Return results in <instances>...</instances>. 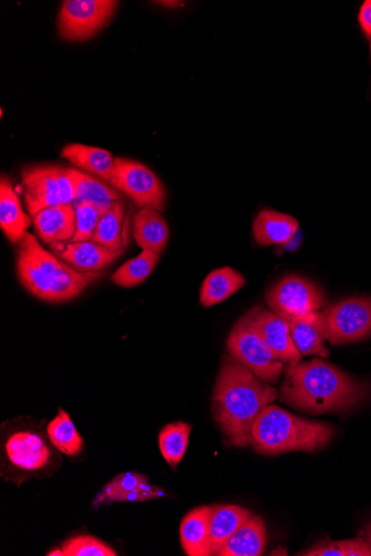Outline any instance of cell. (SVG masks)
<instances>
[{"instance_id": "obj_1", "label": "cell", "mask_w": 371, "mask_h": 556, "mask_svg": "<svg viewBox=\"0 0 371 556\" xmlns=\"http://www.w3.org/2000/svg\"><path fill=\"white\" fill-rule=\"evenodd\" d=\"M277 398L278 391L243 363L223 357L213 394V416L230 444L250 446L255 421Z\"/></svg>"}, {"instance_id": "obj_2", "label": "cell", "mask_w": 371, "mask_h": 556, "mask_svg": "<svg viewBox=\"0 0 371 556\" xmlns=\"http://www.w3.org/2000/svg\"><path fill=\"white\" fill-rule=\"evenodd\" d=\"M367 384L322 359L288 366L280 400L309 414L340 413L355 409L368 397Z\"/></svg>"}, {"instance_id": "obj_3", "label": "cell", "mask_w": 371, "mask_h": 556, "mask_svg": "<svg viewBox=\"0 0 371 556\" xmlns=\"http://www.w3.org/2000/svg\"><path fill=\"white\" fill-rule=\"evenodd\" d=\"M16 271L30 295L49 303L74 300L100 277L99 272L90 274L70 267L30 234L19 244Z\"/></svg>"}, {"instance_id": "obj_4", "label": "cell", "mask_w": 371, "mask_h": 556, "mask_svg": "<svg viewBox=\"0 0 371 556\" xmlns=\"http://www.w3.org/2000/svg\"><path fill=\"white\" fill-rule=\"evenodd\" d=\"M334 434L328 423L299 418L270 404L254 423L250 446L268 457L292 451L315 452L326 448Z\"/></svg>"}, {"instance_id": "obj_5", "label": "cell", "mask_w": 371, "mask_h": 556, "mask_svg": "<svg viewBox=\"0 0 371 556\" xmlns=\"http://www.w3.org/2000/svg\"><path fill=\"white\" fill-rule=\"evenodd\" d=\"M227 351L229 356L243 363L264 382L277 383L282 376L284 362L259 338L246 316L240 319L230 332Z\"/></svg>"}, {"instance_id": "obj_6", "label": "cell", "mask_w": 371, "mask_h": 556, "mask_svg": "<svg viewBox=\"0 0 371 556\" xmlns=\"http://www.w3.org/2000/svg\"><path fill=\"white\" fill-rule=\"evenodd\" d=\"M118 4L114 0H65L58 14L59 36L68 42H86L110 22Z\"/></svg>"}, {"instance_id": "obj_7", "label": "cell", "mask_w": 371, "mask_h": 556, "mask_svg": "<svg viewBox=\"0 0 371 556\" xmlns=\"http://www.w3.org/2000/svg\"><path fill=\"white\" fill-rule=\"evenodd\" d=\"M270 310L285 319L308 315L325 306V293L316 283L297 275L280 279L265 295Z\"/></svg>"}, {"instance_id": "obj_8", "label": "cell", "mask_w": 371, "mask_h": 556, "mask_svg": "<svg viewBox=\"0 0 371 556\" xmlns=\"http://www.w3.org/2000/svg\"><path fill=\"white\" fill-rule=\"evenodd\" d=\"M110 184L132 199L139 208L163 211L166 206V190L159 178L138 161L117 157Z\"/></svg>"}, {"instance_id": "obj_9", "label": "cell", "mask_w": 371, "mask_h": 556, "mask_svg": "<svg viewBox=\"0 0 371 556\" xmlns=\"http://www.w3.org/2000/svg\"><path fill=\"white\" fill-rule=\"evenodd\" d=\"M323 313L330 345H347L371 337V298H349Z\"/></svg>"}, {"instance_id": "obj_10", "label": "cell", "mask_w": 371, "mask_h": 556, "mask_svg": "<svg viewBox=\"0 0 371 556\" xmlns=\"http://www.w3.org/2000/svg\"><path fill=\"white\" fill-rule=\"evenodd\" d=\"M250 326L274 355L289 366H296L302 355L295 346L288 321L272 310L254 308L246 313Z\"/></svg>"}, {"instance_id": "obj_11", "label": "cell", "mask_w": 371, "mask_h": 556, "mask_svg": "<svg viewBox=\"0 0 371 556\" xmlns=\"http://www.w3.org/2000/svg\"><path fill=\"white\" fill-rule=\"evenodd\" d=\"M55 255L70 267L80 272H100L112 266L124 254V250H115L96 244L92 240L79 242H59L50 245Z\"/></svg>"}, {"instance_id": "obj_12", "label": "cell", "mask_w": 371, "mask_h": 556, "mask_svg": "<svg viewBox=\"0 0 371 556\" xmlns=\"http://www.w3.org/2000/svg\"><path fill=\"white\" fill-rule=\"evenodd\" d=\"M57 166H33L24 169L22 181L29 215L62 205L56 177Z\"/></svg>"}, {"instance_id": "obj_13", "label": "cell", "mask_w": 371, "mask_h": 556, "mask_svg": "<svg viewBox=\"0 0 371 556\" xmlns=\"http://www.w3.org/2000/svg\"><path fill=\"white\" fill-rule=\"evenodd\" d=\"M4 449L10 464L28 472L44 469L52 457V452L44 439L30 431H17L10 434Z\"/></svg>"}, {"instance_id": "obj_14", "label": "cell", "mask_w": 371, "mask_h": 556, "mask_svg": "<svg viewBox=\"0 0 371 556\" xmlns=\"http://www.w3.org/2000/svg\"><path fill=\"white\" fill-rule=\"evenodd\" d=\"M286 320L300 355L323 359L329 357V350L324 343L327 340V331L323 312H310L308 315Z\"/></svg>"}, {"instance_id": "obj_15", "label": "cell", "mask_w": 371, "mask_h": 556, "mask_svg": "<svg viewBox=\"0 0 371 556\" xmlns=\"http://www.w3.org/2000/svg\"><path fill=\"white\" fill-rule=\"evenodd\" d=\"M37 237L44 244L54 245L72 241L76 234L74 205H59L39 211L33 217Z\"/></svg>"}, {"instance_id": "obj_16", "label": "cell", "mask_w": 371, "mask_h": 556, "mask_svg": "<svg viewBox=\"0 0 371 556\" xmlns=\"http://www.w3.org/2000/svg\"><path fill=\"white\" fill-rule=\"evenodd\" d=\"M30 218L23 209L22 202L9 178L0 181V228L12 244H22L28 236Z\"/></svg>"}, {"instance_id": "obj_17", "label": "cell", "mask_w": 371, "mask_h": 556, "mask_svg": "<svg viewBox=\"0 0 371 556\" xmlns=\"http://www.w3.org/2000/svg\"><path fill=\"white\" fill-rule=\"evenodd\" d=\"M299 229L298 221L273 209H263L254 220L253 235L260 246L287 245Z\"/></svg>"}, {"instance_id": "obj_18", "label": "cell", "mask_w": 371, "mask_h": 556, "mask_svg": "<svg viewBox=\"0 0 371 556\" xmlns=\"http://www.w3.org/2000/svg\"><path fill=\"white\" fill-rule=\"evenodd\" d=\"M210 518L212 507H200L190 511L183 519L180 524V542L187 555H212Z\"/></svg>"}, {"instance_id": "obj_19", "label": "cell", "mask_w": 371, "mask_h": 556, "mask_svg": "<svg viewBox=\"0 0 371 556\" xmlns=\"http://www.w3.org/2000/svg\"><path fill=\"white\" fill-rule=\"evenodd\" d=\"M134 238L140 249L162 255L169 240V227L160 211L140 208L134 218Z\"/></svg>"}, {"instance_id": "obj_20", "label": "cell", "mask_w": 371, "mask_h": 556, "mask_svg": "<svg viewBox=\"0 0 371 556\" xmlns=\"http://www.w3.org/2000/svg\"><path fill=\"white\" fill-rule=\"evenodd\" d=\"M60 156L86 174L97 176L109 183L112 180L116 158L103 148L70 144L63 148Z\"/></svg>"}, {"instance_id": "obj_21", "label": "cell", "mask_w": 371, "mask_h": 556, "mask_svg": "<svg viewBox=\"0 0 371 556\" xmlns=\"http://www.w3.org/2000/svg\"><path fill=\"white\" fill-rule=\"evenodd\" d=\"M267 543V530L262 517L253 515L225 543L219 556H260Z\"/></svg>"}, {"instance_id": "obj_22", "label": "cell", "mask_w": 371, "mask_h": 556, "mask_svg": "<svg viewBox=\"0 0 371 556\" xmlns=\"http://www.w3.org/2000/svg\"><path fill=\"white\" fill-rule=\"evenodd\" d=\"M245 285V277L234 268L216 269L210 272L203 282L200 289V303L206 308L216 306L234 296Z\"/></svg>"}, {"instance_id": "obj_23", "label": "cell", "mask_w": 371, "mask_h": 556, "mask_svg": "<svg viewBox=\"0 0 371 556\" xmlns=\"http://www.w3.org/2000/svg\"><path fill=\"white\" fill-rule=\"evenodd\" d=\"M252 517L253 514L247 509L236 507V505L212 507V518H210L212 555H218L228 539Z\"/></svg>"}, {"instance_id": "obj_24", "label": "cell", "mask_w": 371, "mask_h": 556, "mask_svg": "<svg viewBox=\"0 0 371 556\" xmlns=\"http://www.w3.org/2000/svg\"><path fill=\"white\" fill-rule=\"evenodd\" d=\"M47 434L53 446L68 457H77L84 449L82 436L63 409H60L56 418L48 423Z\"/></svg>"}, {"instance_id": "obj_25", "label": "cell", "mask_w": 371, "mask_h": 556, "mask_svg": "<svg viewBox=\"0 0 371 556\" xmlns=\"http://www.w3.org/2000/svg\"><path fill=\"white\" fill-rule=\"evenodd\" d=\"M76 189V201H90L100 205H114L122 200L117 189L110 187L95 176L84 173L82 170L68 168ZM74 202V204H75Z\"/></svg>"}, {"instance_id": "obj_26", "label": "cell", "mask_w": 371, "mask_h": 556, "mask_svg": "<svg viewBox=\"0 0 371 556\" xmlns=\"http://www.w3.org/2000/svg\"><path fill=\"white\" fill-rule=\"evenodd\" d=\"M125 211L122 200L115 202L100 219L92 241L110 249L124 250Z\"/></svg>"}, {"instance_id": "obj_27", "label": "cell", "mask_w": 371, "mask_h": 556, "mask_svg": "<svg viewBox=\"0 0 371 556\" xmlns=\"http://www.w3.org/2000/svg\"><path fill=\"white\" fill-rule=\"evenodd\" d=\"M192 426L186 422L167 424L159 433L158 443L165 461L176 469L187 452Z\"/></svg>"}, {"instance_id": "obj_28", "label": "cell", "mask_w": 371, "mask_h": 556, "mask_svg": "<svg viewBox=\"0 0 371 556\" xmlns=\"http://www.w3.org/2000/svg\"><path fill=\"white\" fill-rule=\"evenodd\" d=\"M158 261L159 255L155 252L143 250L137 257L125 262L110 279L119 287L135 288L153 274Z\"/></svg>"}, {"instance_id": "obj_29", "label": "cell", "mask_w": 371, "mask_h": 556, "mask_svg": "<svg viewBox=\"0 0 371 556\" xmlns=\"http://www.w3.org/2000/svg\"><path fill=\"white\" fill-rule=\"evenodd\" d=\"M112 206L95 204V202L90 201L75 202L76 234L70 242L92 240L100 219Z\"/></svg>"}, {"instance_id": "obj_30", "label": "cell", "mask_w": 371, "mask_h": 556, "mask_svg": "<svg viewBox=\"0 0 371 556\" xmlns=\"http://www.w3.org/2000/svg\"><path fill=\"white\" fill-rule=\"evenodd\" d=\"M298 555L309 556H371V550L368 542L363 538L347 541H329L319 542L313 549Z\"/></svg>"}, {"instance_id": "obj_31", "label": "cell", "mask_w": 371, "mask_h": 556, "mask_svg": "<svg viewBox=\"0 0 371 556\" xmlns=\"http://www.w3.org/2000/svg\"><path fill=\"white\" fill-rule=\"evenodd\" d=\"M64 556H116V552L92 535H78L63 543Z\"/></svg>"}, {"instance_id": "obj_32", "label": "cell", "mask_w": 371, "mask_h": 556, "mask_svg": "<svg viewBox=\"0 0 371 556\" xmlns=\"http://www.w3.org/2000/svg\"><path fill=\"white\" fill-rule=\"evenodd\" d=\"M145 482H147V478L140 473L128 472L119 474L99 492L94 504L106 503L114 495L137 489Z\"/></svg>"}, {"instance_id": "obj_33", "label": "cell", "mask_w": 371, "mask_h": 556, "mask_svg": "<svg viewBox=\"0 0 371 556\" xmlns=\"http://www.w3.org/2000/svg\"><path fill=\"white\" fill-rule=\"evenodd\" d=\"M165 492L155 485L145 482L139 488L114 495L107 502H145L164 497Z\"/></svg>"}, {"instance_id": "obj_34", "label": "cell", "mask_w": 371, "mask_h": 556, "mask_svg": "<svg viewBox=\"0 0 371 556\" xmlns=\"http://www.w3.org/2000/svg\"><path fill=\"white\" fill-rule=\"evenodd\" d=\"M56 177L62 205H74L76 201V189L68 168L56 167Z\"/></svg>"}, {"instance_id": "obj_35", "label": "cell", "mask_w": 371, "mask_h": 556, "mask_svg": "<svg viewBox=\"0 0 371 556\" xmlns=\"http://www.w3.org/2000/svg\"><path fill=\"white\" fill-rule=\"evenodd\" d=\"M358 22L366 37L371 40V0H366L360 7Z\"/></svg>"}, {"instance_id": "obj_36", "label": "cell", "mask_w": 371, "mask_h": 556, "mask_svg": "<svg viewBox=\"0 0 371 556\" xmlns=\"http://www.w3.org/2000/svg\"><path fill=\"white\" fill-rule=\"evenodd\" d=\"M157 4L165 6V7H172V8H176L180 5H182V3H180V2H157Z\"/></svg>"}, {"instance_id": "obj_37", "label": "cell", "mask_w": 371, "mask_h": 556, "mask_svg": "<svg viewBox=\"0 0 371 556\" xmlns=\"http://www.w3.org/2000/svg\"><path fill=\"white\" fill-rule=\"evenodd\" d=\"M48 556H64L62 549H57L47 554Z\"/></svg>"}, {"instance_id": "obj_38", "label": "cell", "mask_w": 371, "mask_h": 556, "mask_svg": "<svg viewBox=\"0 0 371 556\" xmlns=\"http://www.w3.org/2000/svg\"><path fill=\"white\" fill-rule=\"evenodd\" d=\"M369 544L370 550H371V525L367 530V540H366Z\"/></svg>"}, {"instance_id": "obj_39", "label": "cell", "mask_w": 371, "mask_h": 556, "mask_svg": "<svg viewBox=\"0 0 371 556\" xmlns=\"http://www.w3.org/2000/svg\"><path fill=\"white\" fill-rule=\"evenodd\" d=\"M370 54H371V42H370Z\"/></svg>"}]
</instances>
